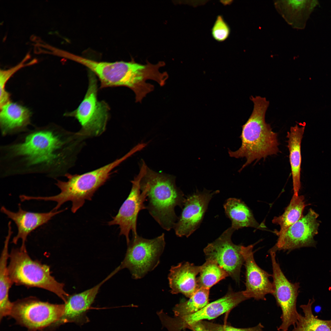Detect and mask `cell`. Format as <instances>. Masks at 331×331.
I'll list each match as a JSON object with an SVG mask.
<instances>
[{
	"mask_svg": "<svg viewBox=\"0 0 331 331\" xmlns=\"http://www.w3.org/2000/svg\"><path fill=\"white\" fill-rule=\"evenodd\" d=\"M77 133L50 129L21 135L1 147L3 176L39 173L56 178L67 173L71 165Z\"/></svg>",
	"mask_w": 331,
	"mask_h": 331,
	"instance_id": "6da1fadb",
	"label": "cell"
},
{
	"mask_svg": "<svg viewBox=\"0 0 331 331\" xmlns=\"http://www.w3.org/2000/svg\"><path fill=\"white\" fill-rule=\"evenodd\" d=\"M253 103L252 112L242 126L240 138L242 144L235 151L228 150L230 157L245 158L246 161L239 172L255 160L276 154L279 152L277 134L273 132L270 124L265 120V115L269 105L265 97L251 96Z\"/></svg>",
	"mask_w": 331,
	"mask_h": 331,
	"instance_id": "7a4b0ae2",
	"label": "cell"
},
{
	"mask_svg": "<svg viewBox=\"0 0 331 331\" xmlns=\"http://www.w3.org/2000/svg\"><path fill=\"white\" fill-rule=\"evenodd\" d=\"M143 163L140 185L147 189L146 209L162 228L169 231L173 228L178 218L175 207H183L184 194L177 186L173 176L156 172Z\"/></svg>",
	"mask_w": 331,
	"mask_h": 331,
	"instance_id": "3957f363",
	"label": "cell"
},
{
	"mask_svg": "<svg viewBox=\"0 0 331 331\" xmlns=\"http://www.w3.org/2000/svg\"><path fill=\"white\" fill-rule=\"evenodd\" d=\"M128 158L127 154L102 167L81 174L67 173V181L57 180L60 192L54 196H33V200L53 201L57 203L52 211H57L65 203H72L71 211L75 213L86 200H91L95 192L109 179L113 169Z\"/></svg>",
	"mask_w": 331,
	"mask_h": 331,
	"instance_id": "277c9868",
	"label": "cell"
},
{
	"mask_svg": "<svg viewBox=\"0 0 331 331\" xmlns=\"http://www.w3.org/2000/svg\"><path fill=\"white\" fill-rule=\"evenodd\" d=\"M9 257L8 273L13 284L47 290L66 302L69 295L64 290V284L51 275L48 266L32 260L26 249L21 248L13 249Z\"/></svg>",
	"mask_w": 331,
	"mask_h": 331,
	"instance_id": "5b68a950",
	"label": "cell"
},
{
	"mask_svg": "<svg viewBox=\"0 0 331 331\" xmlns=\"http://www.w3.org/2000/svg\"><path fill=\"white\" fill-rule=\"evenodd\" d=\"M88 79V89L82 102L75 110L64 115L78 120L81 128L78 133L82 138L101 135L105 130L108 118V104L97 100L96 76L90 71Z\"/></svg>",
	"mask_w": 331,
	"mask_h": 331,
	"instance_id": "8992f818",
	"label": "cell"
},
{
	"mask_svg": "<svg viewBox=\"0 0 331 331\" xmlns=\"http://www.w3.org/2000/svg\"><path fill=\"white\" fill-rule=\"evenodd\" d=\"M165 244L164 233L152 239L133 234L120 270L127 268L134 279L143 278L159 264Z\"/></svg>",
	"mask_w": 331,
	"mask_h": 331,
	"instance_id": "52a82bcc",
	"label": "cell"
},
{
	"mask_svg": "<svg viewBox=\"0 0 331 331\" xmlns=\"http://www.w3.org/2000/svg\"><path fill=\"white\" fill-rule=\"evenodd\" d=\"M64 308V304H52L29 297L13 302L10 316L29 331H36L58 322Z\"/></svg>",
	"mask_w": 331,
	"mask_h": 331,
	"instance_id": "ba28073f",
	"label": "cell"
},
{
	"mask_svg": "<svg viewBox=\"0 0 331 331\" xmlns=\"http://www.w3.org/2000/svg\"><path fill=\"white\" fill-rule=\"evenodd\" d=\"M269 251L273 270L274 292L272 295L282 311V322L277 330L287 331L291 325L295 326L300 314L296 308L299 283H292L287 280L276 261V251L271 249Z\"/></svg>",
	"mask_w": 331,
	"mask_h": 331,
	"instance_id": "9c48e42d",
	"label": "cell"
},
{
	"mask_svg": "<svg viewBox=\"0 0 331 331\" xmlns=\"http://www.w3.org/2000/svg\"><path fill=\"white\" fill-rule=\"evenodd\" d=\"M143 172V167L141 165L139 173L131 181L132 187L128 197L121 206L117 214L108 223L110 226H119L120 235L125 237L127 245L130 241V231H131L133 234H137V221L139 212L146 209L144 203L147 201V189L140 185Z\"/></svg>",
	"mask_w": 331,
	"mask_h": 331,
	"instance_id": "30bf717a",
	"label": "cell"
},
{
	"mask_svg": "<svg viewBox=\"0 0 331 331\" xmlns=\"http://www.w3.org/2000/svg\"><path fill=\"white\" fill-rule=\"evenodd\" d=\"M235 230L228 228L216 240L204 248L206 259L215 261L233 280L239 282L241 269L244 262L241 253V245L234 244L231 236Z\"/></svg>",
	"mask_w": 331,
	"mask_h": 331,
	"instance_id": "8fae6325",
	"label": "cell"
},
{
	"mask_svg": "<svg viewBox=\"0 0 331 331\" xmlns=\"http://www.w3.org/2000/svg\"><path fill=\"white\" fill-rule=\"evenodd\" d=\"M319 215L310 208L307 213L291 226L283 235L279 237L272 248L277 250H291L303 247H315L314 237L318 233Z\"/></svg>",
	"mask_w": 331,
	"mask_h": 331,
	"instance_id": "7c38bea8",
	"label": "cell"
},
{
	"mask_svg": "<svg viewBox=\"0 0 331 331\" xmlns=\"http://www.w3.org/2000/svg\"><path fill=\"white\" fill-rule=\"evenodd\" d=\"M218 190L211 192L205 189L196 192L185 198L181 215L173 227L178 237H188L200 226L210 200Z\"/></svg>",
	"mask_w": 331,
	"mask_h": 331,
	"instance_id": "4fadbf2b",
	"label": "cell"
},
{
	"mask_svg": "<svg viewBox=\"0 0 331 331\" xmlns=\"http://www.w3.org/2000/svg\"><path fill=\"white\" fill-rule=\"evenodd\" d=\"M253 245L241 246V253L246 269V288L242 291L248 299L253 298L257 300H265L266 295L273 294V286L269 279L271 275L256 264L253 256Z\"/></svg>",
	"mask_w": 331,
	"mask_h": 331,
	"instance_id": "5bb4252c",
	"label": "cell"
},
{
	"mask_svg": "<svg viewBox=\"0 0 331 331\" xmlns=\"http://www.w3.org/2000/svg\"><path fill=\"white\" fill-rule=\"evenodd\" d=\"M248 299L243 291L235 292L230 289L221 298L209 303L204 308L193 314L181 317H174L173 324L177 331H181L204 319L215 318L230 311L242 302Z\"/></svg>",
	"mask_w": 331,
	"mask_h": 331,
	"instance_id": "9a60e30c",
	"label": "cell"
},
{
	"mask_svg": "<svg viewBox=\"0 0 331 331\" xmlns=\"http://www.w3.org/2000/svg\"><path fill=\"white\" fill-rule=\"evenodd\" d=\"M66 58L78 63L89 69L99 79L101 88L124 86L129 62H99L69 52L67 55Z\"/></svg>",
	"mask_w": 331,
	"mask_h": 331,
	"instance_id": "2e32d148",
	"label": "cell"
},
{
	"mask_svg": "<svg viewBox=\"0 0 331 331\" xmlns=\"http://www.w3.org/2000/svg\"><path fill=\"white\" fill-rule=\"evenodd\" d=\"M67 209L56 211L52 210L45 213L32 212L23 210L20 204H19L18 210L17 212L11 211L3 206L1 207L0 211L8 218L13 221L17 226V233L13 237L12 243L16 244L19 240L21 239L22 241V245L20 248L23 249H26V242L28 236L31 232L47 223L53 217Z\"/></svg>",
	"mask_w": 331,
	"mask_h": 331,
	"instance_id": "e0dca14e",
	"label": "cell"
},
{
	"mask_svg": "<svg viewBox=\"0 0 331 331\" xmlns=\"http://www.w3.org/2000/svg\"><path fill=\"white\" fill-rule=\"evenodd\" d=\"M114 274L112 273L100 283L90 289L69 296L64 304L63 313L55 325L70 322L82 324L88 321L86 316L87 310L93 302L101 286Z\"/></svg>",
	"mask_w": 331,
	"mask_h": 331,
	"instance_id": "ac0fdd59",
	"label": "cell"
},
{
	"mask_svg": "<svg viewBox=\"0 0 331 331\" xmlns=\"http://www.w3.org/2000/svg\"><path fill=\"white\" fill-rule=\"evenodd\" d=\"M200 269L201 266L187 262L171 267L168 276L170 292L173 294L181 293L190 298L199 288L196 276Z\"/></svg>",
	"mask_w": 331,
	"mask_h": 331,
	"instance_id": "d6986e66",
	"label": "cell"
},
{
	"mask_svg": "<svg viewBox=\"0 0 331 331\" xmlns=\"http://www.w3.org/2000/svg\"><path fill=\"white\" fill-rule=\"evenodd\" d=\"M273 2L278 13L292 28L298 29L304 28L310 13L318 3L316 1L305 0H276Z\"/></svg>",
	"mask_w": 331,
	"mask_h": 331,
	"instance_id": "ffe728a7",
	"label": "cell"
},
{
	"mask_svg": "<svg viewBox=\"0 0 331 331\" xmlns=\"http://www.w3.org/2000/svg\"><path fill=\"white\" fill-rule=\"evenodd\" d=\"M0 110V126L3 135L22 131L30 123L29 111L17 103L10 102Z\"/></svg>",
	"mask_w": 331,
	"mask_h": 331,
	"instance_id": "44dd1931",
	"label": "cell"
},
{
	"mask_svg": "<svg viewBox=\"0 0 331 331\" xmlns=\"http://www.w3.org/2000/svg\"><path fill=\"white\" fill-rule=\"evenodd\" d=\"M304 126L297 124L290 128L287 133V147L289 151V162L293 181L294 194L299 196L300 189V174L302 157L301 143L305 130Z\"/></svg>",
	"mask_w": 331,
	"mask_h": 331,
	"instance_id": "7402d4cb",
	"label": "cell"
},
{
	"mask_svg": "<svg viewBox=\"0 0 331 331\" xmlns=\"http://www.w3.org/2000/svg\"><path fill=\"white\" fill-rule=\"evenodd\" d=\"M223 207L226 216L231 222V227L235 231L244 227H251L260 230L265 228L255 220L250 209L240 200L228 199Z\"/></svg>",
	"mask_w": 331,
	"mask_h": 331,
	"instance_id": "603a6c76",
	"label": "cell"
},
{
	"mask_svg": "<svg viewBox=\"0 0 331 331\" xmlns=\"http://www.w3.org/2000/svg\"><path fill=\"white\" fill-rule=\"evenodd\" d=\"M13 232L8 231L5 238L4 245L0 260V319L1 320L4 317L10 315L12 310L13 302L9 298V293L10 287L13 284L10 277L7 260L9 257L8 246L10 240Z\"/></svg>",
	"mask_w": 331,
	"mask_h": 331,
	"instance_id": "cb8c5ba5",
	"label": "cell"
},
{
	"mask_svg": "<svg viewBox=\"0 0 331 331\" xmlns=\"http://www.w3.org/2000/svg\"><path fill=\"white\" fill-rule=\"evenodd\" d=\"M306 206L304 196L293 195L283 214L275 217L272 220L273 223L280 226V231L275 232L279 237L284 234L291 226L303 217V212Z\"/></svg>",
	"mask_w": 331,
	"mask_h": 331,
	"instance_id": "d4e9b609",
	"label": "cell"
},
{
	"mask_svg": "<svg viewBox=\"0 0 331 331\" xmlns=\"http://www.w3.org/2000/svg\"><path fill=\"white\" fill-rule=\"evenodd\" d=\"M315 302L313 298L307 304L300 306L303 314H300L292 331H331V320L320 319L313 314L312 306Z\"/></svg>",
	"mask_w": 331,
	"mask_h": 331,
	"instance_id": "484cf974",
	"label": "cell"
},
{
	"mask_svg": "<svg viewBox=\"0 0 331 331\" xmlns=\"http://www.w3.org/2000/svg\"><path fill=\"white\" fill-rule=\"evenodd\" d=\"M209 289L200 288L188 300L175 305L173 309L174 316L181 317L194 313L209 303Z\"/></svg>",
	"mask_w": 331,
	"mask_h": 331,
	"instance_id": "4316f807",
	"label": "cell"
},
{
	"mask_svg": "<svg viewBox=\"0 0 331 331\" xmlns=\"http://www.w3.org/2000/svg\"><path fill=\"white\" fill-rule=\"evenodd\" d=\"M229 276L228 273L215 261L206 259L201 266L200 276L197 278L199 288L210 289L221 280Z\"/></svg>",
	"mask_w": 331,
	"mask_h": 331,
	"instance_id": "83f0119b",
	"label": "cell"
},
{
	"mask_svg": "<svg viewBox=\"0 0 331 331\" xmlns=\"http://www.w3.org/2000/svg\"><path fill=\"white\" fill-rule=\"evenodd\" d=\"M29 54L27 55L24 59L16 66L7 70L0 71V107L1 108L10 101V95L5 89V86L10 78L16 72L23 67L30 66L36 63V59L25 63L26 61L29 58Z\"/></svg>",
	"mask_w": 331,
	"mask_h": 331,
	"instance_id": "f1b7e54d",
	"label": "cell"
},
{
	"mask_svg": "<svg viewBox=\"0 0 331 331\" xmlns=\"http://www.w3.org/2000/svg\"><path fill=\"white\" fill-rule=\"evenodd\" d=\"M264 326L260 323L253 327L241 328L201 321L192 325L188 329L194 331H264Z\"/></svg>",
	"mask_w": 331,
	"mask_h": 331,
	"instance_id": "f546056e",
	"label": "cell"
},
{
	"mask_svg": "<svg viewBox=\"0 0 331 331\" xmlns=\"http://www.w3.org/2000/svg\"><path fill=\"white\" fill-rule=\"evenodd\" d=\"M230 32V27L223 17L218 15L211 30L213 38L218 42L223 41L228 38Z\"/></svg>",
	"mask_w": 331,
	"mask_h": 331,
	"instance_id": "4dcf8cb0",
	"label": "cell"
}]
</instances>
